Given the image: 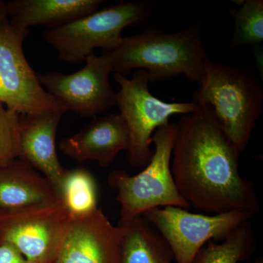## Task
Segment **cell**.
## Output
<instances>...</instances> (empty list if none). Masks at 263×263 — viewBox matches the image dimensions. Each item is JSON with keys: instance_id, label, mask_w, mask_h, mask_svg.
<instances>
[{"instance_id": "obj_1", "label": "cell", "mask_w": 263, "mask_h": 263, "mask_svg": "<svg viewBox=\"0 0 263 263\" xmlns=\"http://www.w3.org/2000/svg\"><path fill=\"white\" fill-rule=\"evenodd\" d=\"M176 123L171 171L178 190L195 209L209 214L259 212L253 183L240 176V153L229 141L212 108L197 104Z\"/></svg>"}, {"instance_id": "obj_2", "label": "cell", "mask_w": 263, "mask_h": 263, "mask_svg": "<svg viewBox=\"0 0 263 263\" xmlns=\"http://www.w3.org/2000/svg\"><path fill=\"white\" fill-rule=\"evenodd\" d=\"M105 53L112 72L126 76L134 69L144 70L150 82L184 76L200 85L209 57L197 24L176 33L148 28L123 37L113 51Z\"/></svg>"}, {"instance_id": "obj_3", "label": "cell", "mask_w": 263, "mask_h": 263, "mask_svg": "<svg viewBox=\"0 0 263 263\" xmlns=\"http://www.w3.org/2000/svg\"><path fill=\"white\" fill-rule=\"evenodd\" d=\"M193 102L207 104L227 138L240 153L248 146L263 110V89L248 68L208 59Z\"/></svg>"}, {"instance_id": "obj_4", "label": "cell", "mask_w": 263, "mask_h": 263, "mask_svg": "<svg viewBox=\"0 0 263 263\" xmlns=\"http://www.w3.org/2000/svg\"><path fill=\"white\" fill-rule=\"evenodd\" d=\"M176 129V123H168L154 133L153 155L141 173L129 176L126 171L117 170L108 175V186L117 192L116 200L120 205L119 221L130 220L156 208L190 207L179 193L171 171Z\"/></svg>"}, {"instance_id": "obj_5", "label": "cell", "mask_w": 263, "mask_h": 263, "mask_svg": "<svg viewBox=\"0 0 263 263\" xmlns=\"http://www.w3.org/2000/svg\"><path fill=\"white\" fill-rule=\"evenodd\" d=\"M148 2H122L56 29H46L43 39L66 63H81L94 53L113 51L122 40L123 29L146 22L152 15Z\"/></svg>"}, {"instance_id": "obj_6", "label": "cell", "mask_w": 263, "mask_h": 263, "mask_svg": "<svg viewBox=\"0 0 263 263\" xmlns=\"http://www.w3.org/2000/svg\"><path fill=\"white\" fill-rule=\"evenodd\" d=\"M114 79L120 87L117 105L130 136L127 161L133 167L143 168L153 155L151 146L154 133L168 124L172 116L192 113L198 105L193 101L167 103L156 98L148 89L149 78L144 70H137L131 79L115 73Z\"/></svg>"}, {"instance_id": "obj_7", "label": "cell", "mask_w": 263, "mask_h": 263, "mask_svg": "<svg viewBox=\"0 0 263 263\" xmlns=\"http://www.w3.org/2000/svg\"><path fill=\"white\" fill-rule=\"evenodd\" d=\"M71 219L60 198L0 214V242L13 246L29 263H55Z\"/></svg>"}, {"instance_id": "obj_8", "label": "cell", "mask_w": 263, "mask_h": 263, "mask_svg": "<svg viewBox=\"0 0 263 263\" xmlns=\"http://www.w3.org/2000/svg\"><path fill=\"white\" fill-rule=\"evenodd\" d=\"M143 216L168 243L176 262L192 263L209 241L226 239L254 215L246 212L205 215L166 206L151 209Z\"/></svg>"}, {"instance_id": "obj_9", "label": "cell", "mask_w": 263, "mask_h": 263, "mask_svg": "<svg viewBox=\"0 0 263 263\" xmlns=\"http://www.w3.org/2000/svg\"><path fill=\"white\" fill-rule=\"evenodd\" d=\"M29 34L8 17L0 21V103L18 115L64 109L43 89L26 58L23 44Z\"/></svg>"}, {"instance_id": "obj_10", "label": "cell", "mask_w": 263, "mask_h": 263, "mask_svg": "<svg viewBox=\"0 0 263 263\" xmlns=\"http://www.w3.org/2000/svg\"><path fill=\"white\" fill-rule=\"evenodd\" d=\"M84 62V67L73 73L50 72L37 73V77L43 89L66 111L93 119L117 105V93L109 81L113 72L105 53H92Z\"/></svg>"}, {"instance_id": "obj_11", "label": "cell", "mask_w": 263, "mask_h": 263, "mask_svg": "<svg viewBox=\"0 0 263 263\" xmlns=\"http://www.w3.org/2000/svg\"><path fill=\"white\" fill-rule=\"evenodd\" d=\"M121 238L120 227L98 208L71 219L55 263H119Z\"/></svg>"}, {"instance_id": "obj_12", "label": "cell", "mask_w": 263, "mask_h": 263, "mask_svg": "<svg viewBox=\"0 0 263 263\" xmlns=\"http://www.w3.org/2000/svg\"><path fill=\"white\" fill-rule=\"evenodd\" d=\"M66 112L60 109L19 115L18 159L45 176L57 194L67 171L59 160L56 148L57 128Z\"/></svg>"}, {"instance_id": "obj_13", "label": "cell", "mask_w": 263, "mask_h": 263, "mask_svg": "<svg viewBox=\"0 0 263 263\" xmlns=\"http://www.w3.org/2000/svg\"><path fill=\"white\" fill-rule=\"evenodd\" d=\"M129 146V129L120 114L93 118L79 133L64 138L59 145L70 158L79 162L95 161L102 167L110 166Z\"/></svg>"}, {"instance_id": "obj_14", "label": "cell", "mask_w": 263, "mask_h": 263, "mask_svg": "<svg viewBox=\"0 0 263 263\" xmlns=\"http://www.w3.org/2000/svg\"><path fill=\"white\" fill-rule=\"evenodd\" d=\"M101 0H13L5 2L12 25L18 28L48 27L56 29L94 13Z\"/></svg>"}, {"instance_id": "obj_15", "label": "cell", "mask_w": 263, "mask_h": 263, "mask_svg": "<svg viewBox=\"0 0 263 263\" xmlns=\"http://www.w3.org/2000/svg\"><path fill=\"white\" fill-rule=\"evenodd\" d=\"M59 198L51 183L23 161L0 167V214L16 212Z\"/></svg>"}, {"instance_id": "obj_16", "label": "cell", "mask_w": 263, "mask_h": 263, "mask_svg": "<svg viewBox=\"0 0 263 263\" xmlns=\"http://www.w3.org/2000/svg\"><path fill=\"white\" fill-rule=\"evenodd\" d=\"M122 231L119 263H173L171 247L143 216L119 221Z\"/></svg>"}, {"instance_id": "obj_17", "label": "cell", "mask_w": 263, "mask_h": 263, "mask_svg": "<svg viewBox=\"0 0 263 263\" xmlns=\"http://www.w3.org/2000/svg\"><path fill=\"white\" fill-rule=\"evenodd\" d=\"M57 195L72 218L82 217L98 209L96 181L86 170H67Z\"/></svg>"}, {"instance_id": "obj_18", "label": "cell", "mask_w": 263, "mask_h": 263, "mask_svg": "<svg viewBox=\"0 0 263 263\" xmlns=\"http://www.w3.org/2000/svg\"><path fill=\"white\" fill-rule=\"evenodd\" d=\"M221 241H209L192 263H239L249 258L255 247L252 224L246 221Z\"/></svg>"}, {"instance_id": "obj_19", "label": "cell", "mask_w": 263, "mask_h": 263, "mask_svg": "<svg viewBox=\"0 0 263 263\" xmlns=\"http://www.w3.org/2000/svg\"><path fill=\"white\" fill-rule=\"evenodd\" d=\"M235 23L234 34L230 49L245 46H257L263 41V1L246 0L238 9L231 8Z\"/></svg>"}, {"instance_id": "obj_20", "label": "cell", "mask_w": 263, "mask_h": 263, "mask_svg": "<svg viewBox=\"0 0 263 263\" xmlns=\"http://www.w3.org/2000/svg\"><path fill=\"white\" fill-rule=\"evenodd\" d=\"M19 115L0 103V167L18 157Z\"/></svg>"}, {"instance_id": "obj_21", "label": "cell", "mask_w": 263, "mask_h": 263, "mask_svg": "<svg viewBox=\"0 0 263 263\" xmlns=\"http://www.w3.org/2000/svg\"><path fill=\"white\" fill-rule=\"evenodd\" d=\"M0 263H29L13 246L0 242Z\"/></svg>"}, {"instance_id": "obj_22", "label": "cell", "mask_w": 263, "mask_h": 263, "mask_svg": "<svg viewBox=\"0 0 263 263\" xmlns=\"http://www.w3.org/2000/svg\"><path fill=\"white\" fill-rule=\"evenodd\" d=\"M5 17H8L5 9V2L0 0V21L3 20Z\"/></svg>"}, {"instance_id": "obj_23", "label": "cell", "mask_w": 263, "mask_h": 263, "mask_svg": "<svg viewBox=\"0 0 263 263\" xmlns=\"http://www.w3.org/2000/svg\"><path fill=\"white\" fill-rule=\"evenodd\" d=\"M252 263H263V259L262 257H258L254 262Z\"/></svg>"}]
</instances>
